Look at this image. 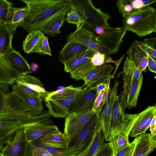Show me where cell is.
<instances>
[{
    "mask_svg": "<svg viewBox=\"0 0 156 156\" xmlns=\"http://www.w3.org/2000/svg\"><path fill=\"white\" fill-rule=\"evenodd\" d=\"M156 2V0H132L130 4L135 11L144 8Z\"/></svg>",
    "mask_w": 156,
    "mask_h": 156,
    "instance_id": "cell-44",
    "label": "cell"
},
{
    "mask_svg": "<svg viewBox=\"0 0 156 156\" xmlns=\"http://www.w3.org/2000/svg\"><path fill=\"white\" fill-rule=\"evenodd\" d=\"M27 126L20 122L0 121V153L8 140L14 133Z\"/></svg>",
    "mask_w": 156,
    "mask_h": 156,
    "instance_id": "cell-24",
    "label": "cell"
},
{
    "mask_svg": "<svg viewBox=\"0 0 156 156\" xmlns=\"http://www.w3.org/2000/svg\"><path fill=\"white\" fill-rule=\"evenodd\" d=\"M30 69L32 72L36 71L38 68V65L35 63H32L30 66Z\"/></svg>",
    "mask_w": 156,
    "mask_h": 156,
    "instance_id": "cell-53",
    "label": "cell"
},
{
    "mask_svg": "<svg viewBox=\"0 0 156 156\" xmlns=\"http://www.w3.org/2000/svg\"><path fill=\"white\" fill-rule=\"evenodd\" d=\"M156 114V104L149 106L145 110L137 114V118L129 134L132 137L139 135L141 130L152 116Z\"/></svg>",
    "mask_w": 156,
    "mask_h": 156,
    "instance_id": "cell-27",
    "label": "cell"
},
{
    "mask_svg": "<svg viewBox=\"0 0 156 156\" xmlns=\"http://www.w3.org/2000/svg\"><path fill=\"white\" fill-rule=\"evenodd\" d=\"M24 156H53L43 147L34 145L31 142H27Z\"/></svg>",
    "mask_w": 156,
    "mask_h": 156,
    "instance_id": "cell-36",
    "label": "cell"
},
{
    "mask_svg": "<svg viewBox=\"0 0 156 156\" xmlns=\"http://www.w3.org/2000/svg\"><path fill=\"white\" fill-rule=\"evenodd\" d=\"M0 156H5V155H0Z\"/></svg>",
    "mask_w": 156,
    "mask_h": 156,
    "instance_id": "cell-54",
    "label": "cell"
},
{
    "mask_svg": "<svg viewBox=\"0 0 156 156\" xmlns=\"http://www.w3.org/2000/svg\"><path fill=\"white\" fill-rule=\"evenodd\" d=\"M88 48L80 44L68 41L59 51V60L64 64L77 53L85 51Z\"/></svg>",
    "mask_w": 156,
    "mask_h": 156,
    "instance_id": "cell-29",
    "label": "cell"
},
{
    "mask_svg": "<svg viewBox=\"0 0 156 156\" xmlns=\"http://www.w3.org/2000/svg\"><path fill=\"white\" fill-rule=\"evenodd\" d=\"M118 74L133 75L136 78L138 79L140 77L142 73L137 68L133 62L127 57L124 62L122 70Z\"/></svg>",
    "mask_w": 156,
    "mask_h": 156,
    "instance_id": "cell-37",
    "label": "cell"
},
{
    "mask_svg": "<svg viewBox=\"0 0 156 156\" xmlns=\"http://www.w3.org/2000/svg\"><path fill=\"white\" fill-rule=\"evenodd\" d=\"M85 23L92 27H110L108 21L111 19L110 15L94 6L91 0H72Z\"/></svg>",
    "mask_w": 156,
    "mask_h": 156,
    "instance_id": "cell-5",
    "label": "cell"
},
{
    "mask_svg": "<svg viewBox=\"0 0 156 156\" xmlns=\"http://www.w3.org/2000/svg\"><path fill=\"white\" fill-rule=\"evenodd\" d=\"M107 58L110 59L109 57L105 54L95 51L91 56L90 60L93 65L97 67L105 63Z\"/></svg>",
    "mask_w": 156,
    "mask_h": 156,
    "instance_id": "cell-42",
    "label": "cell"
},
{
    "mask_svg": "<svg viewBox=\"0 0 156 156\" xmlns=\"http://www.w3.org/2000/svg\"><path fill=\"white\" fill-rule=\"evenodd\" d=\"M53 124L37 123L25 127L24 131L27 142L41 140L48 134L58 130Z\"/></svg>",
    "mask_w": 156,
    "mask_h": 156,
    "instance_id": "cell-17",
    "label": "cell"
},
{
    "mask_svg": "<svg viewBox=\"0 0 156 156\" xmlns=\"http://www.w3.org/2000/svg\"><path fill=\"white\" fill-rule=\"evenodd\" d=\"M137 136L129 144L117 152L115 156H132L137 142Z\"/></svg>",
    "mask_w": 156,
    "mask_h": 156,
    "instance_id": "cell-43",
    "label": "cell"
},
{
    "mask_svg": "<svg viewBox=\"0 0 156 156\" xmlns=\"http://www.w3.org/2000/svg\"><path fill=\"white\" fill-rule=\"evenodd\" d=\"M29 9L26 6L22 8L11 7L8 12L5 24L12 32H15L18 26L23 22L29 12Z\"/></svg>",
    "mask_w": 156,
    "mask_h": 156,
    "instance_id": "cell-22",
    "label": "cell"
},
{
    "mask_svg": "<svg viewBox=\"0 0 156 156\" xmlns=\"http://www.w3.org/2000/svg\"><path fill=\"white\" fill-rule=\"evenodd\" d=\"M123 27L140 37L156 32V9L149 5L128 13L122 14Z\"/></svg>",
    "mask_w": 156,
    "mask_h": 156,
    "instance_id": "cell-3",
    "label": "cell"
},
{
    "mask_svg": "<svg viewBox=\"0 0 156 156\" xmlns=\"http://www.w3.org/2000/svg\"><path fill=\"white\" fill-rule=\"evenodd\" d=\"M15 33L6 25L0 26V57L5 56L13 48L12 41Z\"/></svg>",
    "mask_w": 156,
    "mask_h": 156,
    "instance_id": "cell-28",
    "label": "cell"
},
{
    "mask_svg": "<svg viewBox=\"0 0 156 156\" xmlns=\"http://www.w3.org/2000/svg\"><path fill=\"white\" fill-rule=\"evenodd\" d=\"M4 57L9 65L21 76L31 73L30 66L19 51L13 48Z\"/></svg>",
    "mask_w": 156,
    "mask_h": 156,
    "instance_id": "cell-21",
    "label": "cell"
},
{
    "mask_svg": "<svg viewBox=\"0 0 156 156\" xmlns=\"http://www.w3.org/2000/svg\"><path fill=\"white\" fill-rule=\"evenodd\" d=\"M154 115L151 116L150 117V118L149 119L147 120L146 123L143 127V128L139 132V135L146 133V132L147 131V130L149 128L151 122V121L152 119L153 116Z\"/></svg>",
    "mask_w": 156,
    "mask_h": 156,
    "instance_id": "cell-50",
    "label": "cell"
},
{
    "mask_svg": "<svg viewBox=\"0 0 156 156\" xmlns=\"http://www.w3.org/2000/svg\"><path fill=\"white\" fill-rule=\"evenodd\" d=\"M12 6V3L9 1L0 0V26L5 25L6 18Z\"/></svg>",
    "mask_w": 156,
    "mask_h": 156,
    "instance_id": "cell-40",
    "label": "cell"
},
{
    "mask_svg": "<svg viewBox=\"0 0 156 156\" xmlns=\"http://www.w3.org/2000/svg\"><path fill=\"white\" fill-rule=\"evenodd\" d=\"M156 115L153 117L150 125L151 133L153 136H156Z\"/></svg>",
    "mask_w": 156,
    "mask_h": 156,
    "instance_id": "cell-49",
    "label": "cell"
},
{
    "mask_svg": "<svg viewBox=\"0 0 156 156\" xmlns=\"http://www.w3.org/2000/svg\"><path fill=\"white\" fill-rule=\"evenodd\" d=\"M110 90V85L100 92L96 99L92 110L97 112L101 111L108 100Z\"/></svg>",
    "mask_w": 156,
    "mask_h": 156,
    "instance_id": "cell-35",
    "label": "cell"
},
{
    "mask_svg": "<svg viewBox=\"0 0 156 156\" xmlns=\"http://www.w3.org/2000/svg\"><path fill=\"white\" fill-rule=\"evenodd\" d=\"M114 68L113 66L106 63L97 66L83 80L84 83L81 86L82 90L96 87L101 83L110 82L111 79L114 77L111 74Z\"/></svg>",
    "mask_w": 156,
    "mask_h": 156,
    "instance_id": "cell-11",
    "label": "cell"
},
{
    "mask_svg": "<svg viewBox=\"0 0 156 156\" xmlns=\"http://www.w3.org/2000/svg\"><path fill=\"white\" fill-rule=\"evenodd\" d=\"M95 33L99 35L102 34L105 31V28L99 26L94 27Z\"/></svg>",
    "mask_w": 156,
    "mask_h": 156,
    "instance_id": "cell-52",
    "label": "cell"
},
{
    "mask_svg": "<svg viewBox=\"0 0 156 156\" xmlns=\"http://www.w3.org/2000/svg\"><path fill=\"white\" fill-rule=\"evenodd\" d=\"M137 41H134L127 51V57L131 60L141 72L147 67V54L140 47Z\"/></svg>",
    "mask_w": 156,
    "mask_h": 156,
    "instance_id": "cell-20",
    "label": "cell"
},
{
    "mask_svg": "<svg viewBox=\"0 0 156 156\" xmlns=\"http://www.w3.org/2000/svg\"><path fill=\"white\" fill-rule=\"evenodd\" d=\"M37 53L42 55H47L51 56V53L47 37L44 36L43 37Z\"/></svg>",
    "mask_w": 156,
    "mask_h": 156,
    "instance_id": "cell-45",
    "label": "cell"
},
{
    "mask_svg": "<svg viewBox=\"0 0 156 156\" xmlns=\"http://www.w3.org/2000/svg\"><path fill=\"white\" fill-rule=\"evenodd\" d=\"M104 28L102 34L96 37V41L106 50L108 55L115 54L119 50L127 31L123 27L116 28L110 27Z\"/></svg>",
    "mask_w": 156,
    "mask_h": 156,
    "instance_id": "cell-9",
    "label": "cell"
},
{
    "mask_svg": "<svg viewBox=\"0 0 156 156\" xmlns=\"http://www.w3.org/2000/svg\"><path fill=\"white\" fill-rule=\"evenodd\" d=\"M43 33L40 30H35L29 33L23 42L22 46L25 52L37 53L40 45L44 36Z\"/></svg>",
    "mask_w": 156,
    "mask_h": 156,
    "instance_id": "cell-26",
    "label": "cell"
},
{
    "mask_svg": "<svg viewBox=\"0 0 156 156\" xmlns=\"http://www.w3.org/2000/svg\"><path fill=\"white\" fill-rule=\"evenodd\" d=\"M35 146L43 147L53 156H77L68 148L66 149H60L44 145L41 144L39 140L31 142Z\"/></svg>",
    "mask_w": 156,
    "mask_h": 156,
    "instance_id": "cell-34",
    "label": "cell"
},
{
    "mask_svg": "<svg viewBox=\"0 0 156 156\" xmlns=\"http://www.w3.org/2000/svg\"><path fill=\"white\" fill-rule=\"evenodd\" d=\"M156 147V136L151 133L140 134L137 136L132 156H148Z\"/></svg>",
    "mask_w": 156,
    "mask_h": 156,
    "instance_id": "cell-18",
    "label": "cell"
},
{
    "mask_svg": "<svg viewBox=\"0 0 156 156\" xmlns=\"http://www.w3.org/2000/svg\"><path fill=\"white\" fill-rule=\"evenodd\" d=\"M139 46L156 60V37L148 38L137 41Z\"/></svg>",
    "mask_w": 156,
    "mask_h": 156,
    "instance_id": "cell-33",
    "label": "cell"
},
{
    "mask_svg": "<svg viewBox=\"0 0 156 156\" xmlns=\"http://www.w3.org/2000/svg\"><path fill=\"white\" fill-rule=\"evenodd\" d=\"M24 128L16 131L7 140L0 155L24 156L27 143Z\"/></svg>",
    "mask_w": 156,
    "mask_h": 156,
    "instance_id": "cell-13",
    "label": "cell"
},
{
    "mask_svg": "<svg viewBox=\"0 0 156 156\" xmlns=\"http://www.w3.org/2000/svg\"><path fill=\"white\" fill-rule=\"evenodd\" d=\"M94 52V50L89 48L86 50L76 69L70 73L71 78L78 80H83L96 67L93 65L90 60V58Z\"/></svg>",
    "mask_w": 156,
    "mask_h": 156,
    "instance_id": "cell-19",
    "label": "cell"
},
{
    "mask_svg": "<svg viewBox=\"0 0 156 156\" xmlns=\"http://www.w3.org/2000/svg\"><path fill=\"white\" fill-rule=\"evenodd\" d=\"M123 82V90L118 96L120 106L125 112L126 108L135 107L137 105L143 82V74L137 79L133 75L118 74Z\"/></svg>",
    "mask_w": 156,
    "mask_h": 156,
    "instance_id": "cell-6",
    "label": "cell"
},
{
    "mask_svg": "<svg viewBox=\"0 0 156 156\" xmlns=\"http://www.w3.org/2000/svg\"><path fill=\"white\" fill-rule=\"evenodd\" d=\"M119 82L116 79L110 90L108 100L101 113L100 119L105 135V140L109 141L111 136V121L113 106L117 96Z\"/></svg>",
    "mask_w": 156,
    "mask_h": 156,
    "instance_id": "cell-12",
    "label": "cell"
},
{
    "mask_svg": "<svg viewBox=\"0 0 156 156\" xmlns=\"http://www.w3.org/2000/svg\"><path fill=\"white\" fill-rule=\"evenodd\" d=\"M116 6L120 13H128L134 11L131 5L130 0H117Z\"/></svg>",
    "mask_w": 156,
    "mask_h": 156,
    "instance_id": "cell-41",
    "label": "cell"
},
{
    "mask_svg": "<svg viewBox=\"0 0 156 156\" xmlns=\"http://www.w3.org/2000/svg\"><path fill=\"white\" fill-rule=\"evenodd\" d=\"M65 19L68 23L75 24L78 28L82 24L85 23L84 21L78 12L76 6L73 3L71 10L66 15Z\"/></svg>",
    "mask_w": 156,
    "mask_h": 156,
    "instance_id": "cell-38",
    "label": "cell"
},
{
    "mask_svg": "<svg viewBox=\"0 0 156 156\" xmlns=\"http://www.w3.org/2000/svg\"><path fill=\"white\" fill-rule=\"evenodd\" d=\"M29 10L27 16L20 26L29 33L40 30L42 27L59 15H66L71 10L72 0H21Z\"/></svg>",
    "mask_w": 156,
    "mask_h": 156,
    "instance_id": "cell-1",
    "label": "cell"
},
{
    "mask_svg": "<svg viewBox=\"0 0 156 156\" xmlns=\"http://www.w3.org/2000/svg\"><path fill=\"white\" fill-rule=\"evenodd\" d=\"M105 136L101 126L100 116L90 144L83 152L79 156H95L105 143Z\"/></svg>",
    "mask_w": 156,
    "mask_h": 156,
    "instance_id": "cell-23",
    "label": "cell"
},
{
    "mask_svg": "<svg viewBox=\"0 0 156 156\" xmlns=\"http://www.w3.org/2000/svg\"><path fill=\"white\" fill-rule=\"evenodd\" d=\"M65 15H59L52 19L43 25L40 30L43 33L54 37L60 33V29L65 19Z\"/></svg>",
    "mask_w": 156,
    "mask_h": 156,
    "instance_id": "cell-31",
    "label": "cell"
},
{
    "mask_svg": "<svg viewBox=\"0 0 156 156\" xmlns=\"http://www.w3.org/2000/svg\"><path fill=\"white\" fill-rule=\"evenodd\" d=\"M12 91L23 101L40 110L43 111L41 101L23 90L16 84L12 86Z\"/></svg>",
    "mask_w": 156,
    "mask_h": 156,
    "instance_id": "cell-30",
    "label": "cell"
},
{
    "mask_svg": "<svg viewBox=\"0 0 156 156\" xmlns=\"http://www.w3.org/2000/svg\"><path fill=\"white\" fill-rule=\"evenodd\" d=\"M102 110L96 112L85 126L70 140L68 148L77 156L83 153L90 144Z\"/></svg>",
    "mask_w": 156,
    "mask_h": 156,
    "instance_id": "cell-7",
    "label": "cell"
},
{
    "mask_svg": "<svg viewBox=\"0 0 156 156\" xmlns=\"http://www.w3.org/2000/svg\"><path fill=\"white\" fill-rule=\"evenodd\" d=\"M110 82L108 83H101L98 84L96 87V90L98 93L110 85Z\"/></svg>",
    "mask_w": 156,
    "mask_h": 156,
    "instance_id": "cell-51",
    "label": "cell"
},
{
    "mask_svg": "<svg viewBox=\"0 0 156 156\" xmlns=\"http://www.w3.org/2000/svg\"><path fill=\"white\" fill-rule=\"evenodd\" d=\"M48 111L37 109L22 101L12 91L7 93L0 113V121L20 122L30 126L37 123L53 124Z\"/></svg>",
    "mask_w": 156,
    "mask_h": 156,
    "instance_id": "cell-2",
    "label": "cell"
},
{
    "mask_svg": "<svg viewBox=\"0 0 156 156\" xmlns=\"http://www.w3.org/2000/svg\"><path fill=\"white\" fill-rule=\"evenodd\" d=\"M147 66L149 71L156 73V60L147 54Z\"/></svg>",
    "mask_w": 156,
    "mask_h": 156,
    "instance_id": "cell-48",
    "label": "cell"
},
{
    "mask_svg": "<svg viewBox=\"0 0 156 156\" xmlns=\"http://www.w3.org/2000/svg\"><path fill=\"white\" fill-rule=\"evenodd\" d=\"M109 141L114 155L130 143L129 136L123 133L113 135L111 137Z\"/></svg>",
    "mask_w": 156,
    "mask_h": 156,
    "instance_id": "cell-32",
    "label": "cell"
},
{
    "mask_svg": "<svg viewBox=\"0 0 156 156\" xmlns=\"http://www.w3.org/2000/svg\"><path fill=\"white\" fill-rule=\"evenodd\" d=\"M137 114L125 113L120 106L118 96L115 99L111 121V137L123 133L129 134L137 118Z\"/></svg>",
    "mask_w": 156,
    "mask_h": 156,
    "instance_id": "cell-8",
    "label": "cell"
},
{
    "mask_svg": "<svg viewBox=\"0 0 156 156\" xmlns=\"http://www.w3.org/2000/svg\"><path fill=\"white\" fill-rule=\"evenodd\" d=\"M39 141L44 145L62 149L68 148L69 142L66 136L59 130L48 134Z\"/></svg>",
    "mask_w": 156,
    "mask_h": 156,
    "instance_id": "cell-25",
    "label": "cell"
},
{
    "mask_svg": "<svg viewBox=\"0 0 156 156\" xmlns=\"http://www.w3.org/2000/svg\"><path fill=\"white\" fill-rule=\"evenodd\" d=\"M113 156H115L114 155H113Z\"/></svg>",
    "mask_w": 156,
    "mask_h": 156,
    "instance_id": "cell-55",
    "label": "cell"
},
{
    "mask_svg": "<svg viewBox=\"0 0 156 156\" xmlns=\"http://www.w3.org/2000/svg\"><path fill=\"white\" fill-rule=\"evenodd\" d=\"M15 84L41 101L49 92L45 90L38 78L29 74L20 76L16 81Z\"/></svg>",
    "mask_w": 156,
    "mask_h": 156,
    "instance_id": "cell-15",
    "label": "cell"
},
{
    "mask_svg": "<svg viewBox=\"0 0 156 156\" xmlns=\"http://www.w3.org/2000/svg\"><path fill=\"white\" fill-rule=\"evenodd\" d=\"M82 90L81 87H74L44 99L51 115L56 118H65L69 114L72 103Z\"/></svg>",
    "mask_w": 156,
    "mask_h": 156,
    "instance_id": "cell-4",
    "label": "cell"
},
{
    "mask_svg": "<svg viewBox=\"0 0 156 156\" xmlns=\"http://www.w3.org/2000/svg\"><path fill=\"white\" fill-rule=\"evenodd\" d=\"M86 50L77 53L64 64V69L65 72L70 73L76 69L81 57Z\"/></svg>",
    "mask_w": 156,
    "mask_h": 156,
    "instance_id": "cell-39",
    "label": "cell"
},
{
    "mask_svg": "<svg viewBox=\"0 0 156 156\" xmlns=\"http://www.w3.org/2000/svg\"><path fill=\"white\" fill-rule=\"evenodd\" d=\"M84 24L76 28L74 31L68 36L67 42L80 44L98 52L99 45L96 41V36L93 32L83 27Z\"/></svg>",
    "mask_w": 156,
    "mask_h": 156,
    "instance_id": "cell-16",
    "label": "cell"
},
{
    "mask_svg": "<svg viewBox=\"0 0 156 156\" xmlns=\"http://www.w3.org/2000/svg\"><path fill=\"white\" fill-rule=\"evenodd\" d=\"M98 94L96 87L83 90L71 105L69 114L84 113L92 110Z\"/></svg>",
    "mask_w": 156,
    "mask_h": 156,
    "instance_id": "cell-14",
    "label": "cell"
},
{
    "mask_svg": "<svg viewBox=\"0 0 156 156\" xmlns=\"http://www.w3.org/2000/svg\"><path fill=\"white\" fill-rule=\"evenodd\" d=\"M96 113L92 109L84 113H70L65 117L64 133L69 141L85 126Z\"/></svg>",
    "mask_w": 156,
    "mask_h": 156,
    "instance_id": "cell-10",
    "label": "cell"
},
{
    "mask_svg": "<svg viewBox=\"0 0 156 156\" xmlns=\"http://www.w3.org/2000/svg\"><path fill=\"white\" fill-rule=\"evenodd\" d=\"M9 85L5 83H0V113L2 109L6 94L9 92Z\"/></svg>",
    "mask_w": 156,
    "mask_h": 156,
    "instance_id": "cell-47",
    "label": "cell"
},
{
    "mask_svg": "<svg viewBox=\"0 0 156 156\" xmlns=\"http://www.w3.org/2000/svg\"><path fill=\"white\" fill-rule=\"evenodd\" d=\"M113 151L109 142L105 143L95 156H113Z\"/></svg>",
    "mask_w": 156,
    "mask_h": 156,
    "instance_id": "cell-46",
    "label": "cell"
}]
</instances>
